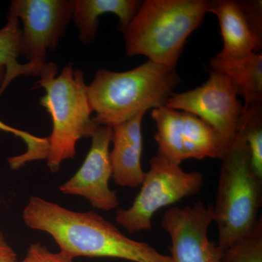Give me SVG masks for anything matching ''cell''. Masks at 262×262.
Segmentation results:
<instances>
[{
    "mask_svg": "<svg viewBox=\"0 0 262 262\" xmlns=\"http://www.w3.org/2000/svg\"><path fill=\"white\" fill-rule=\"evenodd\" d=\"M213 222V206L202 201L165 212L161 225L170 237L172 261L225 262V250L208 237Z\"/></svg>",
    "mask_w": 262,
    "mask_h": 262,
    "instance_id": "cell-10",
    "label": "cell"
},
{
    "mask_svg": "<svg viewBox=\"0 0 262 262\" xmlns=\"http://www.w3.org/2000/svg\"><path fill=\"white\" fill-rule=\"evenodd\" d=\"M22 218L29 228L46 232L60 251L73 258L106 257L133 262H173L146 243L129 238L94 211H71L37 196L29 198Z\"/></svg>",
    "mask_w": 262,
    "mask_h": 262,
    "instance_id": "cell-1",
    "label": "cell"
},
{
    "mask_svg": "<svg viewBox=\"0 0 262 262\" xmlns=\"http://www.w3.org/2000/svg\"><path fill=\"white\" fill-rule=\"evenodd\" d=\"M0 130L13 134L20 138L27 145V151L24 154L11 157L8 159L10 168L17 170L26 164L38 160H46L48 151L47 138L38 137L29 134L27 131L18 130L10 126L0 120Z\"/></svg>",
    "mask_w": 262,
    "mask_h": 262,
    "instance_id": "cell-18",
    "label": "cell"
},
{
    "mask_svg": "<svg viewBox=\"0 0 262 262\" xmlns=\"http://www.w3.org/2000/svg\"><path fill=\"white\" fill-rule=\"evenodd\" d=\"M72 18L85 46L94 42L99 27V18L113 13L119 18L118 30L123 32L134 18L142 2L139 0H72Z\"/></svg>",
    "mask_w": 262,
    "mask_h": 262,
    "instance_id": "cell-14",
    "label": "cell"
},
{
    "mask_svg": "<svg viewBox=\"0 0 262 262\" xmlns=\"http://www.w3.org/2000/svg\"><path fill=\"white\" fill-rule=\"evenodd\" d=\"M92 144L75 175L59 187L60 192L85 198L94 208L112 211L119 208L116 192L110 189L112 165L110 146L112 127L100 125L91 137Z\"/></svg>",
    "mask_w": 262,
    "mask_h": 262,
    "instance_id": "cell-11",
    "label": "cell"
},
{
    "mask_svg": "<svg viewBox=\"0 0 262 262\" xmlns=\"http://www.w3.org/2000/svg\"><path fill=\"white\" fill-rule=\"evenodd\" d=\"M7 18V24L0 29V96L12 81L25 74L24 64L18 62L21 54L19 19L11 10L8 11Z\"/></svg>",
    "mask_w": 262,
    "mask_h": 262,
    "instance_id": "cell-16",
    "label": "cell"
},
{
    "mask_svg": "<svg viewBox=\"0 0 262 262\" xmlns=\"http://www.w3.org/2000/svg\"><path fill=\"white\" fill-rule=\"evenodd\" d=\"M212 71L227 77L237 96L244 100L245 108L262 103V54L251 53L239 58L217 54L210 61Z\"/></svg>",
    "mask_w": 262,
    "mask_h": 262,
    "instance_id": "cell-15",
    "label": "cell"
},
{
    "mask_svg": "<svg viewBox=\"0 0 262 262\" xmlns=\"http://www.w3.org/2000/svg\"><path fill=\"white\" fill-rule=\"evenodd\" d=\"M145 113L112 127L113 149L110 152L112 178L118 186L140 187L144 173L141 166L143 136L141 127Z\"/></svg>",
    "mask_w": 262,
    "mask_h": 262,
    "instance_id": "cell-12",
    "label": "cell"
},
{
    "mask_svg": "<svg viewBox=\"0 0 262 262\" xmlns=\"http://www.w3.org/2000/svg\"><path fill=\"white\" fill-rule=\"evenodd\" d=\"M208 13H213L220 24L223 49L219 54L226 58H239L251 53H261L262 42L248 24L239 1H209Z\"/></svg>",
    "mask_w": 262,
    "mask_h": 262,
    "instance_id": "cell-13",
    "label": "cell"
},
{
    "mask_svg": "<svg viewBox=\"0 0 262 262\" xmlns=\"http://www.w3.org/2000/svg\"><path fill=\"white\" fill-rule=\"evenodd\" d=\"M141 189L127 209H119L115 221L130 234L151 228V220L161 208L201 192L204 177L200 171H184L180 165L160 155L149 161Z\"/></svg>",
    "mask_w": 262,
    "mask_h": 262,
    "instance_id": "cell-6",
    "label": "cell"
},
{
    "mask_svg": "<svg viewBox=\"0 0 262 262\" xmlns=\"http://www.w3.org/2000/svg\"><path fill=\"white\" fill-rule=\"evenodd\" d=\"M10 10L23 23L21 54L28 60L25 76L39 77L48 51H56L73 13L72 0H14Z\"/></svg>",
    "mask_w": 262,
    "mask_h": 262,
    "instance_id": "cell-7",
    "label": "cell"
},
{
    "mask_svg": "<svg viewBox=\"0 0 262 262\" xmlns=\"http://www.w3.org/2000/svg\"><path fill=\"white\" fill-rule=\"evenodd\" d=\"M237 96L227 77L211 70L204 84L181 94L174 93L165 106L199 117L217 133L227 149L238 134L246 112Z\"/></svg>",
    "mask_w": 262,
    "mask_h": 262,
    "instance_id": "cell-9",
    "label": "cell"
},
{
    "mask_svg": "<svg viewBox=\"0 0 262 262\" xmlns=\"http://www.w3.org/2000/svg\"><path fill=\"white\" fill-rule=\"evenodd\" d=\"M225 262H262V220L252 233L225 251Z\"/></svg>",
    "mask_w": 262,
    "mask_h": 262,
    "instance_id": "cell-19",
    "label": "cell"
},
{
    "mask_svg": "<svg viewBox=\"0 0 262 262\" xmlns=\"http://www.w3.org/2000/svg\"><path fill=\"white\" fill-rule=\"evenodd\" d=\"M208 0H145L123 31L127 56L176 70L188 38L204 20Z\"/></svg>",
    "mask_w": 262,
    "mask_h": 262,
    "instance_id": "cell-3",
    "label": "cell"
},
{
    "mask_svg": "<svg viewBox=\"0 0 262 262\" xmlns=\"http://www.w3.org/2000/svg\"><path fill=\"white\" fill-rule=\"evenodd\" d=\"M239 129L249 150L251 168L262 180V103L246 108Z\"/></svg>",
    "mask_w": 262,
    "mask_h": 262,
    "instance_id": "cell-17",
    "label": "cell"
},
{
    "mask_svg": "<svg viewBox=\"0 0 262 262\" xmlns=\"http://www.w3.org/2000/svg\"><path fill=\"white\" fill-rule=\"evenodd\" d=\"M239 3L253 33L262 42L261 0H241Z\"/></svg>",
    "mask_w": 262,
    "mask_h": 262,
    "instance_id": "cell-21",
    "label": "cell"
},
{
    "mask_svg": "<svg viewBox=\"0 0 262 262\" xmlns=\"http://www.w3.org/2000/svg\"><path fill=\"white\" fill-rule=\"evenodd\" d=\"M218 189L213 206L218 244L226 250L235 246L256 228L261 216L262 180L251 168L249 150L242 131L222 158Z\"/></svg>",
    "mask_w": 262,
    "mask_h": 262,
    "instance_id": "cell-5",
    "label": "cell"
},
{
    "mask_svg": "<svg viewBox=\"0 0 262 262\" xmlns=\"http://www.w3.org/2000/svg\"><path fill=\"white\" fill-rule=\"evenodd\" d=\"M74 258L63 251L51 252L40 243H34L29 248L25 257L18 262H74Z\"/></svg>",
    "mask_w": 262,
    "mask_h": 262,
    "instance_id": "cell-20",
    "label": "cell"
},
{
    "mask_svg": "<svg viewBox=\"0 0 262 262\" xmlns=\"http://www.w3.org/2000/svg\"><path fill=\"white\" fill-rule=\"evenodd\" d=\"M181 82L176 70L150 61L126 72L100 69L87 88L94 121L113 127L165 106Z\"/></svg>",
    "mask_w": 262,
    "mask_h": 262,
    "instance_id": "cell-2",
    "label": "cell"
},
{
    "mask_svg": "<svg viewBox=\"0 0 262 262\" xmlns=\"http://www.w3.org/2000/svg\"><path fill=\"white\" fill-rule=\"evenodd\" d=\"M158 155L178 165L188 159L222 160L227 148L211 126L199 117L163 106L154 108Z\"/></svg>",
    "mask_w": 262,
    "mask_h": 262,
    "instance_id": "cell-8",
    "label": "cell"
},
{
    "mask_svg": "<svg viewBox=\"0 0 262 262\" xmlns=\"http://www.w3.org/2000/svg\"><path fill=\"white\" fill-rule=\"evenodd\" d=\"M55 63H46L37 84L46 91L39 103L51 115L53 129L48 141V168L52 173L59 170L65 160L73 159L77 142L91 138L98 125L91 117L88 85L82 70L73 63L63 67L61 74Z\"/></svg>",
    "mask_w": 262,
    "mask_h": 262,
    "instance_id": "cell-4",
    "label": "cell"
},
{
    "mask_svg": "<svg viewBox=\"0 0 262 262\" xmlns=\"http://www.w3.org/2000/svg\"><path fill=\"white\" fill-rule=\"evenodd\" d=\"M0 262H18L14 250L7 242L4 234L0 232Z\"/></svg>",
    "mask_w": 262,
    "mask_h": 262,
    "instance_id": "cell-22",
    "label": "cell"
}]
</instances>
